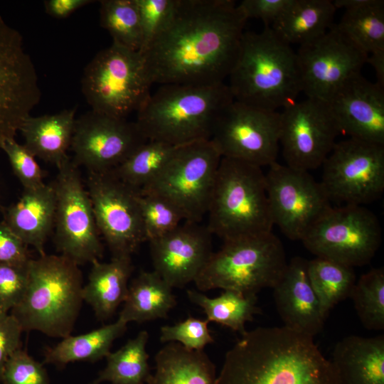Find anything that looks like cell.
<instances>
[{"label": "cell", "instance_id": "cell-2", "mask_svg": "<svg viewBox=\"0 0 384 384\" xmlns=\"http://www.w3.org/2000/svg\"><path fill=\"white\" fill-rule=\"evenodd\" d=\"M225 354L215 384H341L314 337L282 327H257Z\"/></svg>", "mask_w": 384, "mask_h": 384}, {"label": "cell", "instance_id": "cell-46", "mask_svg": "<svg viewBox=\"0 0 384 384\" xmlns=\"http://www.w3.org/2000/svg\"><path fill=\"white\" fill-rule=\"evenodd\" d=\"M23 330L9 312L0 311V383L10 356L21 348Z\"/></svg>", "mask_w": 384, "mask_h": 384}, {"label": "cell", "instance_id": "cell-12", "mask_svg": "<svg viewBox=\"0 0 384 384\" xmlns=\"http://www.w3.org/2000/svg\"><path fill=\"white\" fill-rule=\"evenodd\" d=\"M320 181L330 201L363 206L384 191V145L353 138L336 142Z\"/></svg>", "mask_w": 384, "mask_h": 384}, {"label": "cell", "instance_id": "cell-40", "mask_svg": "<svg viewBox=\"0 0 384 384\" xmlns=\"http://www.w3.org/2000/svg\"><path fill=\"white\" fill-rule=\"evenodd\" d=\"M142 30L144 53L155 38L169 22L174 14L176 0H136Z\"/></svg>", "mask_w": 384, "mask_h": 384}, {"label": "cell", "instance_id": "cell-17", "mask_svg": "<svg viewBox=\"0 0 384 384\" xmlns=\"http://www.w3.org/2000/svg\"><path fill=\"white\" fill-rule=\"evenodd\" d=\"M279 114V144L286 165L306 171L321 166L340 134L328 102L306 97Z\"/></svg>", "mask_w": 384, "mask_h": 384}, {"label": "cell", "instance_id": "cell-41", "mask_svg": "<svg viewBox=\"0 0 384 384\" xmlns=\"http://www.w3.org/2000/svg\"><path fill=\"white\" fill-rule=\"evenodd\" d=\"M1 150L6 154L14 174L23 189H32L44 184L43 173L36 161L35 156L15 139L8 140L2 145Z\"/></svg>", "mask_w": 384, "mask_h": 384}, {"label": "cell", "instance_id": "cell-45", "mask_svg": "<svg viewBox=\"0 0 384 384\" xmlns=\"http://www.w3.org/2000/svg\"><path fill=\"white\" fill-rule=\"evenodd\" d=\"M27 245L4 222H0V263L26 267L31 257Z\"/></svg>", "mask_w": 384, "mask_h": 384}, {"label": "cell", "instance_id": "cell-27", "mask_svg": "<svg viewBox=\"0 0 384 384\" xmlns=\"http://www.w3.org/2000/svg\"><path fill=\"white\" fill-rule=\"evenodd\" d=\"M155 371L146 384H215V367L203 351L169 342L155 356Z\"/></svg>", "mask_w": 384, "mask_h": 384}, {"label": "cell", "instance_id": "cell-39", "mask_svg": "<svg viewBox=\"0 0 384 384\" xmlns=\"http://www.w3.org/2000/svg\"><path fill=\"white\" fill-rule=\"evenodd\" d=\"M208 321L190 316L171 326L161 327L160 341L175 342L192 351H203L205 346L214 342L208 329Z\"/></svg>", "mask_w": 384, "mask_h": 384}, {"label": "cell", "instance_id": "cell-26", "mask_svg": "<svg viewBox=\"0 0 384 384\" xmlns=\"http://www.w3.org/2000/svg\"><path fill=\"white\" fill-rule=\"evenodd\" d=\"M91 264L82 299L91 306L96 317L104 321L124 302L133 265L131 257H112L108 262L95 260Z\"/></svg>", "mask_w": 384, "mask_h": 384}, {"label": "cell", "instance_id": "cell-35", "mask_svg": "<svg viewBox=\"0 0 384 384\" xmlns=\"http://www.w3.org/2000/svg\"><path fill=\"white\" fill-rule=\"evenodd\" d=\"M178 146L147 140L112 171L122 182L139 192L159 174Z\"/></svg>", "mask_w": 384, "mask_h": 384}, {"label": "cell", "instance_id": "cell-14", "mask_svg": "<svg viewBox=\"0 0 384 384\" xmlns=\"http://www.w3.org/2000/svg\"><path fill=\"white\" fill-rule=\"evenodd\" d=\"M87 174V191L100 234L112 257H131L146 241L139 191L122 182L112 170Z\"/></svg>", "mask_w": 384, "mask_h": 384}, {"label": "cell", "instance_id": "cell-5", "mask_svg": "<svg viewBox=\"0 0 384 384\" xmlns=\"http://www.w3.org/2000/svg\"><path fill=\"white\" fill-rule=\"evenodd\" d=\"M28 274L26 292L11 315L23 331L62 338L70 335L83 302L79 265L62 255L44 254L31 259Z\"/></svg>", "mask_w": 384, "mask_h": 384}, {"label": "cell", "instance_id": "cell-48", "mask_svg": "<svg viewBox=\"0 0 384 384\" xmlns=\"http://www.w3.org/2000/svg\"><path fill=\"white\" fill-rule=\"evenodd\" d=\"M366 63H369L373 68L376 75V83L384 87V50L368 55Z\"/></svg>", "mask_w": 384, "mask_h": 384}, {"label": "cell", "instance_id": "cell-32", "mask_svg": "<svg viewBox=\"0 0 384 384\" xmlns=\"http://www.w3.org/2000/svg\"><path fill=\"white\" fill-rule=\"evenodd\" d=\"M310 283L325 319L339 302L350 297L356 282L353 268L322 257L308 260Z\"/></svg>", "mask_w": 384, "mask_h": 384}, {"label": "cell", "instance_id": "cell-7", "mask_svg": "<svg viewBox=\"0 0 384 384\" xmlns=\"http://www.w3.org/2000/svg\"><path fill=\"white\" fill-rule=\"evenodd\" d=\"M288 262L281 240L272 232L223 241L193 282L197 289L234 290L256 294L273 288Z\"/></svg>", "mask_w": 384, "mask_h": 384}, {"label": "cell", "instance_id": "cell-18", "mask_svg": "<svg viewBox=\"0 0 384 384\" xmlns=\"http://www.w3.org/2000/svg\"><path fill=\"white\" fill-rule=\"evenodd\" d=\"M146 141L135 122L90 110L76 118L73 161L88 172L111 171Z\"/></svg>", "mask_w": 384, "mask_h": 384}, {"label": "cell", "instance_id": "cell-3", "mask_svg": "<svg viewBox=\"0 0 384 384\" xmlns=\"http://www.w3.org/2000/svg\"><path fill=\"white\" fill-rule=\"evenodd\" d=\"M228 78L235 100L273 111L297 102L302 92L297 53L270 26L245 31Z\"/></svg>", "mask_w": 384, "mask_h": 384}, {"label": "cell", "instance_id": "cell-36", "mask_svg": "<svg viewBox=\"0 0 384 384\" xmlns=\"http://www.w3.org/2000/svg\"><path fill=\"white\" fill-rule=\"evenodd\" d=\"M100 5V26L109 32L112 43L139 51L142 30L136 0H102Z\"/></svg>", "mask_w": 384, "mask_h": 384}, {"label": "cell", "instance_id": "cell-16", "mask_svg": "<svg viewBox=\"0 0 384 384\" xmlns=\"http://www.w3.org/2000/svg\"><path fill=\"white\" fill-rule=\"evenodd\" d=\"M41 97L37 72L22 36L0 15V149L15 139Z\"/></svg>", "mask_w": 384, "mask_h": 384}, {"label": "cell", "instance_id": "cell-6", "mask_svg": "<svg viewBox=\"0 0 384 384\" xmlns=\"http://www.w3.org/2000/svg\"><path fill=\"white\" fill-rule=\"evenodd\" d=\"M206 214L208 230L223 241L272 232L262 168L222 157Z\"/></svg>", "mask_w": 384, "mask_h": 384}, {"label": "cell", "instance_id": "cell-9", "mask_svg": "<svg viewBox=\"0 0 384 384\" xmlns=\"http://www.w3.org/2000/svg\"><path fill=\"white\" fill-rule=\"evenodd\" d=\"M221 155L210 139L178 146L159 174L141 193H154L173 203L185 221L200 223L207 213Z\"/></svg>", "mask_w": 384, "mask_h": 384}, {"label": "cell", "instance_id": "cell-13", "mask_svg": "<svg viewBox=\"0 0 384 384\" xmlns=\"http://www.w3.org/2000/svg\"><path fill=\"white\" fill-rule=\"evenodd\" d=\"M280 114L233 100L218 117L210 140L222 157L260 167L277 162Z\"/></svg>", "mask_w": 384, "mask_h": 384}, {"label": "cell", "instance_id": "cell-37", "mask_svg": "<svg viewBox=\"0 0 384 384\" xmlns=\"http://www.w3.org/2000/svg\"><path fill=\"white\" fill-rule=\"evenodd\" d=\"M363 326L384 329V269L373 268L356 280L349 297Z\"/></svg>", "mask_w": 384, "mask_h": 384}, {"label": "cell", "instance_id": "cell-28", "mask_svg": "<svg viewBox=\"0 0 384 384\" xmlns=\"http://www.w3.org/2000/svg\"><path fill=\"white\" fill-rule=\"evenodd\" d=\"M336 10L329 0H292L270 27L287 44L301 46L319 38L331 28Z\"/></svg>", "mask_w": 384, "mask_h": 384}, {"label": "cell", "instance_id": "cell-25", "mask_svg": "<svg viewBox=\"0 0 384 384\" xmlns=\"http://www.w3.org/2000/svg\"><path fill=\"white\" fill-rule=\"evenodd\" d=\"M76 108L53 114L28 117L19 131L24 146L35 156L57 167L68 157L75 125Z\"/></svg>", "mask_w": 384, "mask_h": 384}, {"label": "cell", "instance_id": "cell-44", "mask_svg": "<svg viewBox=\"0 0 384 384\" xmlns=\"http://www.w3.org/2000/svg\"><path fill=\"white\" fill-rule=\"evenodd\" d=\"M292 0H243L238 7L245 18H257L271 26L287 9Z\"/></svg>", "mask_w": 384, "mask_h": 384}, {"label": "cell", "instance_id": "cell-10", "mask_svg": "<svg viewBox=\"0 0 384 384\" xmlns=\"http://www.w3.org/2000/svg\"><path fill=\"white\" fill-rule=\"evenodd\" d=\"M376 215L363 206L330 207L302 240L311 253L354 267L369 263L381 243Z\"/></svg>", "mask_w": 384, "mask_h": 384}, {"label": "cell", "instance_id": "cell-22", "mask_svg": "<svg viewBox=\"0 0 384 384\" xmlns=\"http://www.w3.org/2000/svg\"><path fill=\"white\" fill-rule=\"evenodd\" d=\"M307 262L294 257L287 263L272 288L273 297L284 326L314 337L322 331L326 319L309 279Z\"/></svg>", "mask_w": 384, "mask_h": 384}, {"label": "cell", "instance_id": "cell-1", "mask_svg": "<svg viewBox=\"0 0 384 384\" xmlns=\"http://www.w3.org/2000/svg\"><path fill=\"white\" fill-rule=\"evenodd\" d=\"M247 21L233 0H176L169 22L142 53L152 83H223Z\"/></svg>", "mask_w": 384, "mask_h": 384}, {"label": "cell", "instance_id": "cell-24", "mask_svg": "<svg viewBox=\"0 0 384 384\" xmlns=\"http://www.w3.org/2000/svg\"><path fill=\"white\" fill-rule=\"evenodd\" d=\"M331 361L341 384H384V336H346Z\"/></svg>", "mask_w": 384, "mask_h": 384}, {"label": "cell", "instance_id": "cell-11", "mask_svg": "<svg viewBox=\"0 0 384 384\" xmlns=\"http://www.w3.org/2000/svg\"><path fill=\"white\" fill-rule=\"evenodd\" d=\"M57 168L58 174L52 182L55 193L56 249L79 266L100 260L103 245L78 166L68 156Z\"/></svg>", "mask_w": 384, "mask_h": 384}, {"label": "cell", "instance_id": "cell-21", "mask_svg": "<svg viewBox=\"0 0 384 384\" xmlns=\"http://www.w3.org/2000/svg\"><path fill=\"white\" fill-rule=\"evenodd\" d=\"M327 102L340 134L384 145V87L360 73L346 80Z\"/></svg>", "mask_w": 384, "mask_h": 384}, {"label": "cell", "instance_id": "cell-31", "mask_svg": "<svg viewBox=\"0 0 384 384\" xmlns=\"http://www.w3.org/2000/svg\"><path fill=\"white\" fill-rule=\"evenodd\" d=\"M187 295L191 302L203 310L208 322H216L241 334L246 331V322L260 313L256 294L227 289L215 298L195 290H188Z\"/></svg>", "mask_w": 384, "mask_h": 384}, {"label": "cell", "instance_id": "cell-38", "mask_svg": "<svg viewBox=\"0 0 384 384\" xmlns=\"http://www.w3.org/2000/svg\"><path fill=\"white\" fill-rule=\"evenodd\" d=\"M138 203L148 242L174 230L184 220L173 203L159 195L139 192Z\"/></svg>", "mask_w": 384, "mask_h": 384}, {"label": "cell", "instance_id": "cell-19", "mask_svg": "<svg viewBox=\"0 0 384 384\" xmlns=\"http://www.w3.org/2000/svg\"><path fill=\"white\" fill-rule=\"evenodd\" d=\"M302 92L327 102L353 75L360 73L368 55L333 24L321 37L299 46L297 52Z\"/></svg>", "mask_w": 384, "mask_h": 384}, {"label": "cell", "instance_id": "cell-4", "mask_svg": "<svg viewBox=\"0 0 384 384\" xmlns=\"http://www.w3.org/2000/svg\"><path fill=\"white\" fill-rule=\"evenodd\" d=\"M233 100L225 82L161 85L137 111L135 122L147 140L179 146L210 139L218 117Z\"/></svg>", "mask_w": 384, "mask_h": 384}, {"label": "cell", "instance_id": "cell-43", "mask_svg": "<svg viewBox=\"0 0 384 384\" xmlns=\"http://www.w3.org/2000/svg\"><path fill=\"white\" fill-rule=\"evenodd\" d=\"M28 265L0 263V311L10 312L22 299L28 285Z\"/></svg>", "mask_w": 384, "mask_h": 384}, {"label": "cell", "instance_id": "cell-8", "mask_svg": "<svg viewBox=\"0 0 384 384\" xmlns=\"http://www.w3.org/2000/svg\"><path fill=\"white\" fill-rule=\"evenodd\" d=\"M152 85L144 55L114 43L95 55L81 80L91 110L123 119L143 106Z\"/></svg>", "mask_w": 384, "mask_h": 384}, {"label": "cell", "instance_id": "cell-20", "mask_svg": "<svg viewBox=\"0 0 384 384\" xmlns=\"http://www.w3.org/2000/svg\"><path fill=\"white\" fill-rule=\"evenodd\" d=\"M211 236L206 225L186 221L149 241L154 271L172 288L194 282L213 252Z\"/></svg>", "mask_w": 384, "mask_h": 384}, {"label": "cell", "instance_id": "cell-34", "mask_svg": "<svg viewBox=\"0 0 384 384\" xmlns=\"http://www.w3.org/2000/svg\"><path fill=\"white\" fill-rule=\"evenodd\" d=\"M339 31L366 55L384 50V1L368 0L346 9L336 24Z\"/></svg>", "mask_w": 384, "mask_h": 384}, {"label": "cell", "instance_id": "cell-49", "mask_svg": "<svg viewBox=\"0 0 384 384\" xmlns=\"http://www.w3.org/2000/svg\"><path fill=\"white\" fill-rule=\"evenodd\" d=\"M91 384H98L97 383H95V381H93Z\"/></svg>", "mask_w": 384, "mask_h": 384}, {"label": "cell", "instance_id": "cell-23", "mask_svg": "<svg viewBox=\"0 0 384 384\" xmlns=\"http://www.w3.org/2000/svg\"><path fill=\"white\" fill-rule=\"evenodd\" d=\"M55 214L53 186L44 183L23 189L18 201L4 209L3 221L27 246L43 255L46 240L54 228Z\"/></svg>", "mask_w": 384, "mask_h": 384}, {"label": "cell", "instance_id": "cell-42", "mask_svg": "<svg viewBox=\"0 0 384 384\" xmlns=\"http://www.w3.org/2000/svg\"><path fill=\"white\" fill-rule=\"evenodd\" d=\"M3 384H50L43 364L36 361L21 348L9 358L4 367Z\"/></svg>", "mask_w": 384, "mask_h": 384}, {"label": "cell", "instance_id": "cell-30", "mask_svg": "<svg viewBox=\"0 0 384 384\" xmlns=\"http://www.w3.org/2000/svg\"><path fill=\"white\" fill-rule=\"evenodd\" d=\"M127 323L119 319L86 334L69 335L53 347L46 348L44 363L64 366L75 361L95 362L111 352L115 339L127 330Z\"/></svg>", "mask_w": 384, "mask_h": 384}, {"label": "cell", "instance_id": "cell-33", "mask_svg": "<svg viewBox=\"0 0 384 384\" xmlns=\"http://www.w3.org/2000/svg\"><path fill=\"white\" fill-rule=\"evenodd\" d=\"M149 334L140 331L138 335L106 357L107 365L100 372L95 382L100 384H144L151 375L149 355L146 350Z\"/></svg>", "mask_w": 384, "mask_h": 384}, {"label": "cell", "instance_id": "cell-47", "mask_svg": "<svg viewBox=\"0 0 384 384\" xmlns=\"http://www.w3.org/2000/svg\"><path fill=\"white\" fill-rule=\"evenodd\" d=\"M90 0H46V12L56 18H65L80 8L92 3Z\"/></svg>", "mask_w": 384, "mask_h": 384}, {"label": "cell", "instance_id": "cell-29", "mask_svg": "<svg viewBox=\"0 0 384 384\" xmlns=\"http://www.w3.org/2000/svg\"><path fill=\"white\" fill-rule=\"evenodd\" d=\"M176 304L171 287L155 271H142L128 287L119 319L127 324L166 319Z\"/></svg>", "mask_w": 384, "mask_h": 384}, {"label": "cell", "instance_id": "cell-15", "mask_svg": "<svg viewBox=\"0 0 384 384\" xmlns=\"http://www.w3.org/2000/svg\"><path fill=\"white\" fill-rule=\"evenodd\" d=\"M269 167L265 176L273 225L287 238L302 241L331 201L309 171L277 162Z\"/></svg>", "mask_w": 384, "mask_h": 384}]
</instances>
